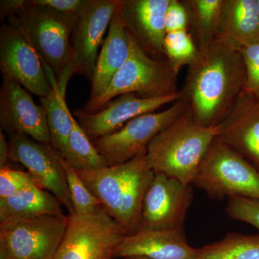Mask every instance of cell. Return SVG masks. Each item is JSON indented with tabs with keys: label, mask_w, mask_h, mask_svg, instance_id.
<instances>
[{
	"label": "cell",
	"mask_w": 259,
	"mask_h": 259,
	"mask_svg": "<svg viewBox=\"0 0 259 259\" xmlns=\"http://www.w3.org/2000/svg\"><path fill=\"white\" fill-rule=\"evenodd\" d=\"M68 223L65 214L0 221V259H54Z\"/></svg>",
	"instance_id": "6"
},
{
	"label": "cell",
	"mask_w": 259,
	"mask_h": 259,
	"mask_svg": "<svg viewBox=\"0 0 259 259\" xmlns=\"http://www.w3.org/2000/svg\"><path fill=\"white\" fill-rule=\"evenodd\" d=\"M9 159V146L5 135L3 131H0V168L6 166L7 161Z\"/></svg>",
	"instance_id": "35"
},
{
	"label": "cell",
	"mask_w": 259,
	"mask_h": 259,
	"mask_svg": "<svg viewBox=\"0 0 259 259\" xmlns=\"http://www.w3.org/2000/svg\"><path fill=\"white\" fill-rule=\"evenodd\" d=\"M16 16L42 61L52 70L61 92L66 95L70 79L71 37L77 15L61 14L33 6L26 0L25 8Z\"/></svg>",
	"instance_id": "4"
},
{
	"label": "cell",
	"mask_w": 259,
	"mask_h": 259,
	"mask_svg": "<svg viewBox=\"0 0 259 259\" xmlns=\"http://www.w3.org/2000/svg\"><path fill=\"white\" fill-rule=\"evenodd\" d=\"M0 69L3 79L18 83L40 98L52 90L41 57L16 15L0 28Z\"/></svg>",
	"instance_id": "8"
},
{
	"label": "cell",
	"mask_w": 259,
	"mask_h": 259,
	"mask_svg": "<svg viewBox=\"0 0 259 259\" xmlns=\"http://www.w3.org/2000/svg\"><path fill=\"white\" fill-rule=\"evenodd\" d=\"M188 109L181 97L163 111L144 114L129 121L116 132L93 141L109 166L122 164L146 151L160 132Z\"/></svg>",
	"instance_id": "9"
},
{
	"label": "cell",
	"mask_w": 259,
	"mask_h": 259,
	"mask_svg": "<svg viewBox=\"0 0 259 259\" xmlns=\"http://www.w3.org/2000/svg\"><path fill=\"white\" fill-rule=\"evenodd\" d=\"M71 121L72 131L69 138V148L80 168L93 171L109 166L106 159L98 152L73 114Z\"/></svg>",
	"instance_id": "26"
},
{
	"label": "cell",
	"mask_w": 259,
	"mask_h": 259,
	"mask_svg": "<svg viewBox=\"0 0 259 259\" xmlns=\"http://www.w3.org/2000/svg\"><path fill=\"white\" fill-rule=\"evenodd\" d=\"M117 9V0H86L71 37L69 77L81 74L92 81L98 50Z\"/></svg>",
	"instance_id": "11"
},
{
	"label": "cell",
	"mask_w": 259,
	"mask_h": 259,
	"mask_svg": "<svg viewBox=\"0 0 259 259\" xmlns=\"http://www.w3.org/2000/svg\"><path fill=\"white\" fill-rule=\"evenodd\" d=\"M34 185L35 181L28 171L14 169L7 165L0 168V199L6 198Z\"/></svg>",
	"instance_id": "30"
},
{
	"label": "cell",
	"mask_w": 259,
	"mask_h": 259,
	"mask_svg": "<svg viewBox=\"0 0 259 259\" xmlns=\"http://www.w3.org/2000/svg\"><path fill=\"white\" fill-rule=\"evenodd\" d=\"M192 199V185L155 174L145 196L140 231L184 229Z\"/></svg>",
	"instance_id": "12"
},
{
	"label": "cell",
	"mask_w": 259,
	"mask_h": 259,
	"mask_svg": "<svg viewBox=\"0 0 259 259\" xmlns=\"http://www.w3.org/2000/svg\"><path fill=\"white\" fill-rule=\"evenodd\" d=\"M125 259H150L148 258H145V257H130Z\"/></svg>",
	"instance_id": "36"
},
{
	"label": "cell",
	"mask_w": 259,
	"mask_h": 259,
	"mask_svg": "<svg viewBox=\"0 0 259 259\" xmlns=\"http://www.w3.org/2000/svg\"><path fill=\"white\" fill-rule=\"evenodd\" d=\"M180 92L170 96L145 99L135 94L120 95L95 113L76 110L73 115L90 141L100 139L122 128L126 123L144 114L157 112L162 107L180 100Z\"/></svg>",
	"instance_id": "13"
},
{
	"label": "cell",
	"mask_w": 259,
	"mask_h": 259,
	"mask_svg": "<svg viewBox=\"0 0 259 259\" xmlns=\"http://www.w3.org/2000/svg\"><path fill=\"white\" fill-rule=\"evenodd\" d=\"M63 166L67 178L68 187L74 207V214H90L102 207L101 201L92 193L80 178L77 169L71 163L62 159Z\"/></svg>",
	"instance_id": "28"
},
{
	"label": "cell",
	"mask_w": 259,
	"mask_h": 259,
	"mask_svg": "<svg viewBox=\"0 0 259 259\" xmlns=\"http://www.w3.org/2000/svg\"><path fill=\"white\" fill-rule=\"evenodd\" d=\"M46 71L52 86L51 93L40 99V104L47 115L48 126L51 136V146L61 157L75 168L80 166L69 148V138L72 131L71 113L66 105L65 95L61 92L52 70L44 62Z\"/></svg>",
	"instance_id": "20"
},
{
	"label": "cell",
	"mask_w": 259,
	"mask_h": 259,
	"mask_svg": "<svg viewBox=\"0 0 259 259\" xmlns=\"http://www.w3.org/2000/svg\"><path fill=\"white\" fill-rule=\"evenodd\" d=\"M8 137L9 159L22 163L37 187L56 196L69 215L74 214L61 155L51 145L38 142L26 135L13 134Z\"/></svg>",
	"instance_id": "10"
},
{
	"label": "cell",
	"mask_w": 259,
	"mask_h": 259,
	"mask_svg": "<svg viewBox=\"0 0 259 259\" xmlns=\"http://www.w3.org/2000/svg\"><path fill=\"white\" fill-rule=\"evenodd\" d=\"M28 3L61 14L76 15L82 10L86 0H28Z\"/></svg>",
	"instance_id": "33"
},
{
	"label": "cell",
	"mask_w": 259,
	"mask_h": 259,
	"mask_svg": "<svg viewBox=\"0 0 259 259\" xmlns=\"http://www.w3.org/2000/svg\"><path fill=\"white\" fill-rule=\"evenodd\" d=\"M0 125L8 135L22 134L51 145L47 115L42 105L18 83L3 79L0 88Z\"/></svg>",
	"instance_id": "14"
},
{
	"label": "cell",
	"mask_w": 259,
	"mask_h": 259,
	"mask_svg": "<svg viewBox=\"0 0 259 259\" xmlns=\"http://www.w3.org/2000/svg\"><path fill=\"white\" fill-rule=\"evenodd\" d=\"M226 212L232 219L248 223L259 231V199L231 197Z\"/></svg>",
	"instance_id": "29"
},
{
	"label": "cell",
	"mask_w": 259,
	"mask_h": 259,
	"mask_svg": "<svg viewBox=\"0 0 259 259\" xmlns=\"http://www.w3.org/2000/svg\"><path fill=\"white\" fill-rule=\"evenodd\" d=\"M257 5H258V14H259V0H256Z\"/></svg>",
	"instance_id": "37"
},
{
	"label": "cell",
	"mask_w": 259,
	"mask_h": 259,
	"mask_svg": "<svg viewBox=\"0 0 259 259\" xmlns=\"http://www.w3.org/2000/svg\"><path fill=\"white\" fill-rule=\"evenodd\" d=\"M166 33L188 30V15L182 0H169L165 15Z\"/></svg>",
	"instance_id": "32"
},
{
	"label": "cell",
	"mask_w": 259,
	"mask_h": 259,
	"mask_svg": "<svg viewBox=\"0 0 259 259\" xmlns=\"http://www.w3.org/2000/svg\"><path fill=\"white\" fill-rule=\"evenodd\" d=\"M131 45V35L122 22L117 8L97 58L91 81L90 98L86 104L93 103L106 92L116 74L127 61Z\"/></svg>",
	"instance_id": "18"
},
{
	"label": "cell",
	"mask_w": 259,
	"mask_h": 259,
	"mask_svg": "<svg viewBox=\"0 0 259 259\" xmlns=\"http://www.w3.org/2000/svg\"><path fill=\"white\" fill-rule=\"evenodd\" d=\"M131 161L101 169L77 170L80 178L92 193L101 201L107 214L118 222L121 204Z\"/></svg>",
	"instance_id": "22"
},
{
	"label": "cell",
	"mask_w": 259,
	"mask_h": 259,
	"mask_svg": "<svg viewBox=\"0 0 259 259\" xmlns=\"http://www.w3.org/2000/svg\"><path fill=\"white\" fill-rule=\"evenodd\" d=\"M69 216V223L54 259H114L127 236L103 207L83 215Z\"/></svg>",
	"instance_id": "7"
},
{
	"label": "cell",
	"mask_w": 259,
	"mask_h": 259,
	"mask_svg": "<svg viewBox=\"0 0 259 259\" xmlns=\"http://www.w3.org/2000/svg\"><path fill=\"white\" fill-rule=\"evenodd\" d=\"M178 74L167 60H157L145 54L131 36L128 58L116 74L106 92L83 111L95 113L113 99L133 93L145 99L159 98L178 93Z\"/></svg>",
	"instance_id": "3"
},
{
	"label": "cell",
	"mask_w": 259,
	"mask_h": 259,
	"mask_svg": "<svg viewBox=\"0 0 259 259\" xmlns=\"http://www.w3.org/2000/svg\"><path fill=\"white\" fill-rule=\"evenodd\" d=\"M216 40L240 51L259 42L256 0H224Z\"/></svg>",
	"instance_id": "19"
},
{
	"label": "cell",
	"mask_w": 259,
	"mask_h": 259,
	"mask_svg": "<svg viewBox=\"0 0 259 259\" xmlns=\"http://www.w3.org/2000/svg\"><path fill=\"white\" fill-rule=\"evenodd\" d=\"M44 215H64L62 204L54 194L37 185L0 199V221Z\"/></svg>",
	"instance_id": "23"
},
{
	"label": "cell",
	"mask_w": 259,
	"mask_h": 259,
	"mask_svg": "<svg viewBox=\"0 0 259 259\" xmlns=\"http://www.w3.org/2000/svg\"><path fill=\"white\" fill-rule=\"evenodd\" d=\"M164 51L167 61L177 72L183 66H189L194 63L199 52L189 30L166 33Z\"/></svg>",
	"instance_id": "27"
},
{
	"label": "cell",
	"mask_w": 259,
	"mask_h": 259,
	"mask_svg": "<svg viewBox=\"0 0 259 259\" xmlns=\"http://www.w3.org/2000/svg\"><path fill=\"white\" fill-rule=\"evenodd\" d=\"M218 134V125H201L187 109L148 145V166L155 174L192 185Z\"/></svg>",
	"instance_id": "2"
},
{
	"label": "cell",
	"mask_w": 259,
	"mask_h": 259,
	"mask_svg": "<svg viewBox=\"0 0 259 259\" xmlns=\"http://www.w3.org/2000/svg\"><path fill=\"white\" fill-rule=\"evenodd\" d=\"M216 139L259 170V98L245 91L218 125Z\"/></svg>",
	"instance_id": "16"
},
{
	"label": "cell",
	"mask_w": 259,
	"mask_h": 259,
	"mask_svg": "<svg viewBox=\"0 0 259 259\" xmlns=\"http://www.w3.org/2000/svg\"><path fill=\"white\" fill-rule=\"evenodd\" d=\"M130 161L131 166L124 189L118 223L127 235H132L140 231L145 196L155 176V172L148 166L146 151Z\"/></svg>",
	"instance_id": "21"
},
{
	"label": "cell",
	"mask_w": 259,
	"mask_h": 259,
	"mask_svg": "<svg viewBox=\"0 0 259 259\" xmlns=\"http://www.w3.org/2000/svg\"><path fill=\"white\" fill-rule=\"evenodd\" d=\"M188 15L189 31L199 51L209 47L218 36L224 0H182Z\"/></svg>",
	"instance_id": "24"
},
{
	"label": "cell",
	"mask_w": 259,
	"mask_h": 259,
	"mask_svg": "<svg viewBox=\"0 0 259 259\" xmlns=\"http://www.w3.org/2000/svg\"><path fill=\"white\" fill-rule=\"evenodd\" d=\"M26 0H1L0 18L5 21L9 17L17 15L25 8Z\"/></svg>",
	"instance_id": "34"
},
{
	"label": "cell",
	"mask_w": 259,
	"mask_h": 259,
	"mask_svg": "<svg viewBox=\"0 0 259 259\" xmlns=\"http://www.w3.org/2000/svg\"><path fill=\"white\" fill-rule=\"evenodd\" d=\"M209 198L259 199V170L241 155L216 139L192 184Z\"/></svg>",
	"instance_id": "5"
},
{
	"label": "cell",
	"mask_w": 259,
	"mask_h": 259,
	"mask_svg": "<svg viewBox=\"0 0 259 259\" xmlns=\"http://www.w3.org/2000/svg\"><path fill=\"white\" fill-rule=\"evenodd\" d=\"M197 249L187 243L184 229L139 231L127 235L117 246L115 258L196 259Z\"/></svg>",
	"instance_id": "17"
},
{
	"label": "cell",
	"mask_w": 259,
	"mask_h": 259,
	"mask_svg": "<svg viewBox=\"0 0 259 259\" xmlns=\"http://www.w3.org/2000/svg\"><path fill=\"white\" fill-rule=\"evenodd\" d=\"M246 69L241 51L215 40L188 66L180 90L195 120L204 127L219 125L244 92Z\"/></svg>",
	"instance_id": "1"
},
{
	"label": "cell",
	"mask_w": 259,
	"mask_h": 259,
	"mask_svg": "<svg viewBox=\"0 0 259 259\" xmlns=\"http://www.w3.org/2000/svg\"><path fill=\"white\" fill-rule=\"evenodd\" d=\"M246 69L245 91L259 98V42L241 49Z\"/></svg>",
	"instance_id": "31"
},
{
	"label": "cell",
	"mask_w": 259,
	"mask_h": 259,
	"mask_svg": "<svg viewBox=\"0 0 259 259\" xmlns=\"http://www.w3.org/2000/svg\"><path fill=\"white\" fill-rule=\"evenodd\" d=\"M196 259H259V233H228L221 241L197 249Z\"/></svg>",
	"instance_id": "25"
},
{
	"label": "cell",
	"mask_w": 259,
	"mask_h": 259,
	"mask_svg": "<svg viewBox=\"0 0 259 259\" xmlns=\"http://www.w3.org/2000/svg\"><path fill=\"white\" fill-rule=\"evenodd\" d=\"M169 0H117L119 13L130 35L145 54L167 60L165 15Z\"/></svg>",
	"instance_id": "15"
}]
</instances>
